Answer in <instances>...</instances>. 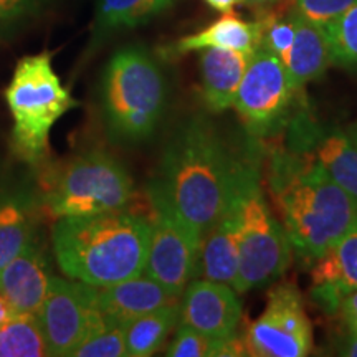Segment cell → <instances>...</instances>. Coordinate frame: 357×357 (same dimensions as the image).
Returning <instances> with one entry per match:
<instances>
[{
	"label": "cell",
	"instance_id": "cell-1",
	"mask_svg": "<svg viewBox=\"0 0 357 357\" xmlns=\"http://www.w3.org/2000/svg\"><path fill=\"white\" fill-rule=\"evenodd\" d=\"M250 149L238 153L211 119L190 116L169 137L147 199L169 208L200 243L234 200Z\"/></svg>",
	"mask_w": 357,
	"mask_h": 357
},
{
	"label": "cell",
	"instance_id": "cell-2",
	"mask_svg": "<svg viewBox=\"0 0 357 357\" xmlns=\"http://www.w3.org/2000/svg\"><path fill=\"white\" fill-rule=\"evenodd\" d=\"M266 189L293 252L310 263L357 222V199L323 169L283 146L268 154Z\"/></svg>",
	"mask_w": 357,
	"mask_h": 357
},
{
	"label": "cell",
	"instance_id": "cell-3",
	"mask_svg": "<svg viewBox=\"0 0 357 357\" xmlns=\"http://www.w3.org/2000/svg\"><path fill=\"white\" fill-rule=\"evenodd\" d=\"M151 218L129 208L56 218L52 248L66 278L105 288L144 273Z\"/></svg>",
	"mask_w": 357,
	"mask_h": 357
},
{
	"label": "cell",
	"instance_id": "cell-4",
	"mask_svg": "<svg viewBox=\"0 0 357 357\" xmlns=\"http://www.w3.org/2000/svg\"><path fill=\"white\" fill-rule=\"evenodd\" d=\"M162 66L146 48H121L101 79V114L111 141L141 144L154 136L169 101Z\"/></svg>",
	"mask_w": 357,
	"mask_h": 357
},
{
	"label": "cell",
	"instance_id": "cell-5",
	"mask_svg": "<svg viewBox=\"0 0 357 357\" xmlns=\"http://www.w3.org/2000/svg\"><path fill=\"white\" fill-rule=\"evenodd\" d=\"M258 155L255 141L245 159L236 187L240 243L234 289L238 294L275 283L293 260L287 231L268 205Z\"/></svg>",
	"mask_w": 357,
	"mask_h": 357
},
{
	"label": "cell",
	"instance_id": "cell-6",
	"mask_svg": "<svg viewBox=\"0 0 357 357\" xmlns=\"http://www.w3.org/2000/svg\"><path fill=\"white\" fill-rule=\"evenodd\" d=\"M38 197L42 211L55 220L93 215L126 208L134 197V182L114 155L93 149L48 172Z\"/></svg>",
	"mask_w": 357,
	"mask_h": 357
},
{
	"label": "cell",
	"instance_id": "cell-7",
	"mask_svg": "<svg viewBox=\"0 0 357 357\" xmlns=\"http://www.w3.org/2000/svg\"><path fill=\"white\" fill-rule=\"evenodd\" d=\"M13 119L12 141L17 155L38 166L50 153V131L58 119L78 102L61 84L50 53L22 58L6 89Z\"/></svg>",
	"mask_w": 357,
	"mask_h": 357
},
{
	"label": "cell",
	"instance_id": "cell-8",
	"mask_svg": "<svg viewBox=\"0 0 357 357\" xmlns=\"http://www.w3.org/2000/svg\"><path fill=\"white\" fill-rule=\"evenodd\" d=\"M305 106H307L305 89L291 82L275 53L258 47L250 56L231 106L250 137L265 141L281 136Z\"/></svg>",
	"mask_w": 357,
	"mask_h": 357
},
{
	"label": "cell",
	"instance_id": "cell-9",
	"mask_svg": "<svg viewBox=\"0 0 357 357\" xmlns=\"http://www.w3.org/2000/svg\"><path fill=\"white\" fill-rule=\"evenodd\" d=\"M48 356L71 357L79 342L105 319L98 307V288L71 278L52 276L37 311Z\"/></svg>",
	"mask_w": 357,
	"mask_h": 357
},
{
	"label": "cell",
	"instance_id": "cell-10",
	"mask_svg": "<svg viewBox=\"0 0 357 357\" xmlns=\"http://www.w3.org/2000/svg\"><path fill=\"white\" fill-rule=\"evenodd\" d=\"M247 356L305 357L312 349V326L300 289L278 283L270 289L265 311L243 336Z\"/></svg>",
	"mask_w": 357,
	"mask_h": 357
},
{
	"label": "cell",
	"instance_id": "cell-11",
	"mask_svg": "<svg viewBox=\"0 0 357 357\" xmlns=\"http://www.w3.org/2000/svg\"><path fill=\"white\" fill-rule=\"evenodd\" d=\"M281 136V146L316 164L357 199V139L351 131L321 123L305 106Z\"/></svg>",
	"mask_w": 357,
	"mask_h": 357
},
{
	"label": "cell",
	"instance_id": "cell-12",
	"mask_svg": "<svg viewBox=\"0 0 357 357\" xmlns=\"http://www.w3.org/2000/svg\"><path fill=\"white\" fill-rule=\"evenodd\" d=\"M151 240L144 273L158 281L172 296L181 298L195 278L199 240L169 208L151 202Z\"/></svg>",
	"mask_w": 357,
	"mask_h": 357
},
{
	"label": "cell",
	"instance_id": "cell-13",
	"mask_svg": "<svg viewBox=\"0 0 357 357\" xmlns=\"http://www.w3.org/2000/svg\"><path fill=\"white\" fill-rule=\"evenodd\" d=\"M240 319L242 301L230 284L194 278L178 298V324L208 336H234Z\"/></svg>",
	"mask_w": 357,
	"mask_h": 357
},
{
	"label": "cell",
	"instance_id": "cell-14",
	"mask_svg": "<svg viewBox=\"0 0 357 357\" xmlns=\"http://www.w3.org/2000/svg\"><path fill=\"white\" fill-rule=\"evenodd\" d=\"M52 276L50 258L38 234L0 270V293L15 312L37 314L47 296Z\"/></svg>",
	"mask_w": 357,
	"mask_h": 357
},
{
	"label": "cell",
	"instance_id": "cell-15",
	"mask_svg": "<svg viewBox=\"0 0 357 357\" xmlns=\"http://www.w3.org/2000/svg\"><path fill=\"white\" fill-rule=\"evenodd\" d=\"M357 288V222L311 263V298L336 314L342 296Z\"/></svg>",
	"mask_w": 357,
	"mask_h": 357
},
{
	"label": "cell",
	"instance_id": "cell-16",
	"mask_svg": "<svg viewBox=\"0 0 357 357\" xmlns=\"http://www.w3.org/2000/svg\"><path fill=\"white\" fill-rule=\"evenodd\" d=\"M38 190L24 182L0 184V270L40 234Z\"/></svg>",
	"mask_w": 357,
	"mask_h": 357
},
{
	"label": "cell",
	"instance_id": "cell-17",
	"mask_svg": "<svg viewBox=\"0 0 357 357\" xmlns=\"http://www.w3.org/2000/svg\"><path fill=\"white\" fill-rule=\"evenodd\" d=\"M238 243L240 230L235 194L227 211L200 240L195 278L212 280L234 287L238 271Z\"/></svg>",
	"mask_w": 357,
	"mask_h": 357
},
{
	"label": "cell",
	"instance_id": "cell-18",
	"mask_svg": "<svg viewBox=\"0 0 357 357\" xmlns=\"http://www.w3.org/2000/svg\"><path fill=\"white\" fill-rule=\"evenodd\" d=\"M252 53L205 48L200 50V91L202 101L211 113H223L234 106Z\"/></svg>",
	"mask_w": 357,
	"mask_h": 357
},
{
	"label": "cell",
	"instance_id": "cell-19",
	"mask_svg": "<svg viewBox=\"0 0 357 357\" xmlns=\"http://www.w3.org/2000/svg\"><path fill=\"white\" fill-rule=\"evenodd\" d=\"M177 300L146 273L98 288V307L102 316L123 326Z\"/></svg>",
	"mask_w": 357,
	"mask_h": 357
},
{
	"label": "cell",
	"instance_id": "cell-20",
	"mask_svg": "<svg viewBox=\"0 0 357 357\" xmlns=\"http://www.w3.org/2000/svg\"><path fill=\"white\" fill-rule=\"evenodd\" d=\"M294 38L289 50L281 58L291 82L305 89L307 83L323 77L333 65L326 32L319 25L306 20L293 8Z\"/></svg>",
	"mask_w": 357,
	"mask_h": 357
},
{
	"label": "cell",
	"instance_id": "cell-21",
	"mask_svg": "<svg viewBox=\"0 0 357 357\" xmlns=\"http://www.w3.org/2000/svg\"><path fill=\"white\" fill-rule=\"evenodd\" d=\"M261 25L257 19L243 20L234 12H225L220 19L199 32L177 40L171 50L174 55H185L205 48H227L245 53H253L260 47Z\"/></svg>",
	"mask_w": 357,
	"mask_h": 357
},
{
	"label": "cell",
	"instance_id": "cell-22",
	"mask_svg": "<svg viewBox=\"0 0 357 357\" xmlns=\"http://www.w3.org/2000/svg\"><path fill=\"white\" fill-rule=\"evenodd\" d=\"M174 2L176 0H98L95 35L106 37L147 24L172 7Z\"/></svg>",
	"mask_w": 357,
	"mask_h": 357
},
{
	"label": "cell",
	"instance_id": "cell-23",
	"mask_svg": "<svg viewBox=\"0 0 357 357\" xmlns=\"http://www.w3.org/2000/svg\"><path fill=\"white\" fill-rule=\"evenodd\" d=\"M178 324V300L142 314L126 324V356L155 354Z\"/></svg>",
	"mask_w": 357,
	"mask_h": 357
},
{
	"label": "cell",
	"instance_id": "cell-24",
	"mask_svg": "<svg viewBox=\"0 0 357 357\" xmlns=\"http://www.w3.org/2000/svg\"><path fill=\"white\" fill-rule=\"evenodd\" d=\"M48 356L42 328L33 312H15L0 324V357Z\"/></svg>",
	"mask_w": 357,
	"mask_h": 357
},
{
	"label": "cell",
	"instance_id": "cell-25",
	"mask_svg": "<svg viewBox=\"0 0 357 357\" xmlns=\"http://www.w3.org/2000/svg\"><path fill=\"white\" fill-rule=\"evenodd\" d=\"M166 356L169 357H225L247 356L243 337L236 334L227 337L208 336L192 329L189 326L178 324L177 333L169 344Z\"/></svg>",
	"mask_w": 357,
	"mask_h": 357
},
{
	"label": "cell",
	"instance_id": "cell-26",
	"mask_svg": "<svg viewBox=\"0 0 357 357\" xmlns=\"http://www.w3.org/2000/svg\"><path fill=\"white\" fill-rule=\"evenodd\" d=\"M323 30L329 42L333 65L357 68V3Z\"/></svg>",
	"mask_w": 357,
	"mask_h": 357
},
{
	"label": "cell",
	"instance_id": "cell-27",
	"mask_svg": "<svg viewBox=\"0 0 357 357\" xmlns=\"http://www.w3.org/2000/svg\"><path fill=\"white\" fill-rule=\"evenodd\" d=\"M126 356V326L105 318L79 342L71 357Z\"/></svg>",
	"mask_w": 357,
	"mask_h": 357
},
{
	"label": "cell",
	"instance_id": "cell-28",
	"mask_svg": "<svg viewBox=\"0 0 357 357\" xmlns=\"http://www.w3.org/2000/svg\"><path fill=\"white\" fill-rule=\"evenodd\" d=\"M356 3L357 0H294L293 8L306 20L324 29Z\"/></svg>",
	"mask_w": 357,
	"mask_h": 357
},
{
	"label": "cell",
	"instance_id": "cell-29",
	"mask_svg": "<svg viewBox=\"0 0 357 357\" xmlns=\"http://www.w3.org/2000/svg\"><path fill=\"white\" fill-rule=\"evenodd\" d=\"M43 0H0V20L15 19L33 10Z\"/></svg>",
	"mask_w": 357,
	"mask_h": 357
},
{
	"label": "cell",
	"instance_id": "cell-30",
	"mask_svg": "<svg viewBox=\"0 0 357 357\" xmlns=\"http://www.w3.org/2000/svg\"><path fill=\"white\" fill-rule=\"evenodd\" d=\"M336 314H341V318L346 321L352 331L357 333V288L351 289L342 296L341 303H339Z\"/></svg>",
	"mask_w": 357,
	"mask_h": 357
},
{
	"label": "cell",
	"instance_id": "cell-31",
	"mask_svg": "<svg viewBox=\"0 0 357 357\" xmlns=\"http://www.w3.org/2000/svg\"><path fill=\"white\" fill-rule=\"evenodd\" d=\"M242 6L252 8L257 15H263L270 12L289 10L294 6V0H243Z\"/></svg>",
	"mask_w": 357,
	"mask_h": 357
},
{
	"label": "cell",
	"instance_id": "cell-32",
	"mask_svg": "<svg viewBox=\"0 0 357 357\" xmlns=\"http://www.w3.org/2000/svg\"><path fill=\"white\" fill-rule=\"evenodd\" d=\"M205 3H208L212 8L215 10L225 13V12H231L236 6L243 2V0H204Z\"/></svg>",
	"mask_w": 357,
	"mask_h": 357
},
{
	"label": "cell",
	"instance_id": "cell-33",
	"mask_svg": "<svg viewBox=\"0 0 357 357\" xmlns=\"http://www.w3.org/2000/svg\"><path fill=\"white\" fill-rule=\"evenodd\" d=\"M12 314H15V311H13V307L8 305L6 298H3L2 293H0V324L6 323Z\"/></svg>",
	"mask_w": 357,
	"mask_h": 357
},
{
	"label": "cell",
	"instance_id": "cell-34",
	"mask_svg": "<svg viewBox=\"0 0 357 357\" xmlns=\"http://www.w3.org/2000/svg\"><path fill=\"white\" fill-rule=\"evenodd\" d=\"M349 131H351L352 136H354L356 139H357V126H354V128H352V129H349Z\"/></svg>",
	"mask_w": 357,
	"mask_h": 357
}]
</instances>
